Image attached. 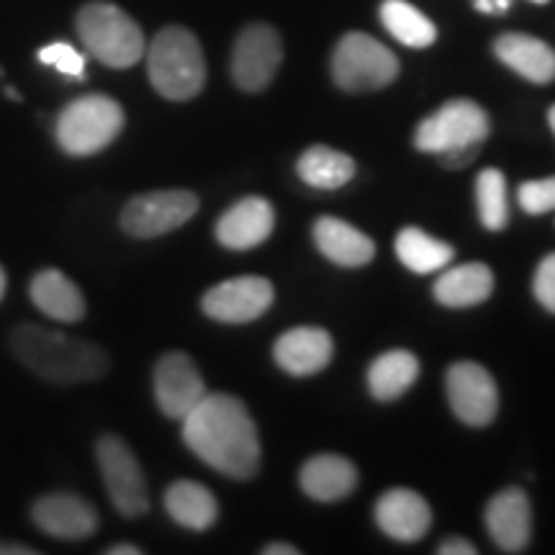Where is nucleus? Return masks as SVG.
Wrapping results in <instances>:
<instances>
[{
    "label": "nucleus",
    "instance_id": "22",
    "mask_svg": "<svg viewBox=\"0 0 555 555\" xmlns=\"http://www.w3.org/2000/svg\"><path fill=\"white\" fill-rule=\"evenodd\" d=\"M29 294L34 307L50 319H57V322L73 324L86 317V298L62 270L50 268L34 275Z\"/></svg>",
    "mask_w": 555,
    "mask_h": 555
},
{
    "label": "nucleus",
    "instance_id": "17",
    "mask_svg": "<svg viewBox=\"0 0 555 555\" xmlns=\"http://www.w3.org/2000/svg\"><path fill=\"white\" fill-rule=\"evenodd\" d=\"M376 525L391 540L399 543H416L427 535L433 525V509L427 499L412 489H391L378 499Z\"/></svg>",
    "mask_w": 555,
    "mask_h": 555
},
{
    "label": "nucleus",
    "instance_id": "2",
    "mask_svg": "<svg viewBox=\"0 0 555 555\" xmlns=\"http://www.w3.org/2000/svg\"><path fill=\"white\" fill-rule=\"evenodd\" d=\"M11 350L34 376L60 386L99 380L108 371V356L103 347L39 324H21L13 330Z\"/></svg>",
    "mask_w": 555,
    "mask_h": 555
},
{
    "label": "nucleus",
    "instance_id": "11",
    "mask_svg": "<svg viewBox=\"0 0 555 555\" xmlns=\"http://www.w3.org/2000/svg\"><path fill=\"white\" fill-rule=\"evenodd\" d=\"M283 60V41L268 24H253L240 34L232 52V78L245 93H260L273 82Z\"/></svg>",
    "mask_w": 555,
    "mask_h": 555
},
{
    "label": "nucleus",
    "instance_id": "1",
    "mask_svg": "<svg viewBox=\"0 0 555 555\" xmlns=\"http://www.w3.org/2000/svg\"><path fill=\"white\" fill-rule=\"evenodd\" d=\"M183 440L208 468L247 481L260 468V437L253 416L229 393H206L183 420Z\"/></svg>",
    "mask_w": 555,
    "mask_h": 555
},
{
    "label": "nucleus",
    "instance_id": "38",
    "mask_svg": "<svg viewBox=\"0 0 555 555\" xmlns=\"http://www.w3.org/2000/svg\"><path fill=\"white\" fill-rule=\"evenodd\" d=\"M474 3H476V9L481 11V13H496L494 0H474Z\"/></svg>",
    "mask_w": 555,
    "mask_h": 555
},
{
    "label": "nucleus",
    "instance_id": "20",
    "mask_svg": "<svg viewBox=\"0 0 555 555\" xmlns=\"http://www.w3.org/2000/svg\"><path fill=\"white\" fill-rule=\"evenodd\" d=\"M304 494L314 499V502H339V499L350 496L358 486V468L343 455L324 453L314 455L304 463L301 474Z\"/></svg>",
    "mask_w": 555,
    "mask_h": 555
},
{
    "label": "nucleus",
    "instance_id": "21",
    "mask_svg": "<svg viewBox=\"0 0 555 555\" xmlns=\"http://www.w3.org/2000/svg\"><path fill=\"white\" fill-rule=\"evenodd\" d=\"M314 242L324 258L343 268H363L376 258L373 240L337 217H322L317 221Z\"/></svg>",
    "mask_w": 555,
    "mask_h": 555
},
{
    "label": "nucleus",
    "instance_id": "23",
    "mask_svg": "<svg viewBox=\"0 0 555 555\" xmlns=\"http://www.w3.org/2000/svg\"><path fill=\"white\" fill-rule=\"evenodd\" d=\"M433 291L442 307H476V304H483L486 298L494 294V273L483 262H466V266H457L437 278Z\"/></svg>",
    "mask_w": 555,
    "mask_h": 555
},
{
    "label": "nucleus",
    "instance_id": "5",
    "mask_svg": "<svg viewBox=\"0 0 555 555\" xmlns=\"http://www.w3.org/2000/svg\"><path fill=\"white\" fill-rule=\"evenodd\" d=\"M124 121L127 116L119 101L101 93L82 95L57 116V144L73 157L95 155L121 134Z\"/></svg>",
    "mask_w": 555,
    "mask_h": 555
},
{
    "label": "nucleus",
    "instance_id": "18",
    "mask_svg": "<svg viewBox=\"0 0 555 555\" xmlns=\"http://www.w3.org/2000/svg\"><path fill=\"white\" fill-rule=\"evenodd\" d=\"M335 343L322 327H294L283 332L273 347L275 363L291 376H314L330 365Z\"/></svg>",
    "mask_w": 555,
    "mask_h": 555
},
{
    "label": "nucleus",
    "instance_id": "24",
    "mask_svg": "<svg viewBox=\"0 0 555 555\" xmlns=\"http://www.w3.org/2000/svg\"><path fill=\"white\" fill-rule=\"evenodd\" d=\"M165 509L180 527L204 532L217 522V496L198 481H176L165 491Z\"/></svg>",
    "mask_w": 555,
    "mask_h": 555
},
{
    "label": "nucleus",
    "instance_id": "7",
    "mask_svg": "<svg viewBox=\"0 0 555 555\" xmlns=\"http://www.w3.org/2000/svg\"><path fill=\"white\" fill-rule=\"evenodd\" d=\"M489 129V116L476 101L455 99L416 127L414 147L427 155H442L455 147H481Z\"/></svg>",
    "mask_w": 555,
    "mask_h": 555
},
{
    "label": "nucleus",
    "instance_id": "13",
    "mask_svg": "<svg viewBox=\"0 0 555 555\" xmlns=\"http://www.w3.org/2000/svg\"><path fill=\"white\" fill-rule=\"evenodd\" d=\"M206 397V384L196 363L185 352H168L155 367V399L165 416L183 422Z\"/></svg>",
    "mask_w": 555,
    "mask_h": 555
},
{
    "label": "nucleus",
    "instance_id": "27",
    "mask_svg": "<svg viewBox=\"0 0 555 555\" xmlns=\"http://www.w3.org/2000/svg\"><path fill=\"white\" fill-rule=\"evenodd\" d=\"M393 249H397V258L404 262V266L412 270V273L429 275L437 273V270L448 268L450 260L455 258V249L448 242L433 237V234L422 232L416 227H406L397 234V242H393Z\"/></svg>",
    "mask_w": 555,
    "mask_h": 555
},
{
    "label": "nucleus",
    "instance_id": "29",
    "mask_svg": "<svg viewBox=\"0 0 555 555\" xmlns=\"http://www.w3.org/2000/svg\"><path fill=\"white\" fill-rule=\"evenodd\" d=\"M476 204L481 224L489 232H502L509 221V204H506V180L504 172L486 168L476 178Z\"/></svg>",
    "mask_w": 555,
    "mask_h": 555
},
{
    "label": "nucleus",
    "instance_id": "8",
    "mask_svg": "<svg viewBox=\"0 0 555 555\" xmlns=\"http://www.w3.org/2000/svg\"><path fill=\"white\" fill-rule=\"evenodd\" d=\"M99 455V468L106 483V491L114 502L116 512L124 517H142L150 509L147 481H144L142 466H139L137 455L121 437L103 435L95 446Z\"/></svg>",
    "mask_w": 555,
    "mask_h": 555
},
{
    "label": "nucleus",
    "instance_id": "34",
    "mask_svg": "<svg viewBox=\"0 0 555 555\" xmlns=\"http://www.w3.org/2000/svg\"><path fill=\"white\" fill-rule=\"evenodd\" d=\"M440 555H476L478 547L466 538H446L437 547Z\"/></svg>",
    "mask_w": 555,
    "mask_h": 555
},
{
    "label": "nucleus",
    "instance_id": "4",
    "mask_svg": "<svg viewBox=\"0 0 555 555\" xmlns=\"http://www.w3.org/2000/svg\"><path fill=\"white\" fill-rule=\"evenodd\" d=\"M75 26H78L82 47L106 67H134L147 50L137 21L114 3L95 0V3L82 5Z\"/></svg>",
    "mask_w": 555,
    "mask_h": 555
},
{
    "label": "nucleus",
    "instance_id": "12",
    "mask_svg": "<svg viewBox=\"0 0 555 555\" xmlns=\"http://www.w3.org/2000/svg\"><path fill=\"white\" fill-rule=\"evenodd\" d=\"M273 283L262 275H240L229 278L211 291H206L204 314L224 324H247L260 319L273 304Z\"/></svg>",
    "mask_w": 555,
    "mask_h": 555
},
{
    "label": "nucleus",
    "instance_id": "41",
    "mask_svg": "<svg viewBox=\"0 0 555 555\" xmlns=\"http://www.w3.org/2000/svg\"><path fill=\"white\" fill-rule=\"evenodd\" d=\"M547 121H551V129L555 134V106H551V111H547Z\"/></svg>",
    "mask_w": 555,
    "mask_h": 555
},
{
    "label": "nucleus",
    "instance_id": "36",
    "mask_svg": "<svg viewBox=\"0 0 555 555\" xmlns=\"http://www.w3.org/2000/svg\"><path fill=\"white\" fill-rule=\"evenodd\" d=\"M0 555H37V551L29 545L18 543H0Z\"/></svg>",
    "mask_w": 555,
    "mask_h": 555
},
{
    "label": "nucleus",
    "instance_id": "26",
    "mask_svg": "<svg viewBox=\"0 0 555 555\" xmlns=\"http://www.w3.org/2000/svg\"><path fill=\"white\" fill-rule=\"evenodd\" d=\"M296 170L298 178L311 189L337 191L356 178V159L339 150L317 144V147H309L298 157Z\"/></svg>",
    "mask_w": 555,
    "mask_h": 555
},
{
    "label": "nucleus",
    "instance_id": "6",
    "mask_svg": "<svg viewBox=\"0 0 555 555\" xmlns=\"http://www.w3.org/2000/svg\"><path fill=\"white\" fill-rule=\"evenodd\" d=\"M332 78L347 93H367L391 86L399 78L397 54L363 31H350L332 54Z\"/></svg>",
    "mask_w": 555,
    "mask_h": 555
},
{
    "label": "nucleus",
    "instance_id": "42",
    "mask_svg": "<svg viewBox=\"0 0 555 555\" xmlns=\"http://www.w3.org/2000/svg\"><path fill=\"white\" fill-rule=\"evenodd\" d=\"M532 3H547V0H532Z\"/></svg>",
    "mask_w": 555,
    "mask_h": 555
},
{
    "label": "nucleus",
    "instance_id": "28",
    "mask_svg": "<svg viewBox=\"0 0 555 555\" xmlns=\"http://www.w3.org/2000/svg\"><path fill=\"white\" fill-rule=\"evenodd\" d=\"M380 21H384L386 31L393 39L401 41L404 47L412 50H425V47L435 44L437 29L425 13L414 9L406 0H384L380 5Z\"/></svg>",
    "mask_w": 555,
    "mask_h": 555
},
{
    "label": "nucleus",
    "instance_id": "10",
    "mask_svg": "<svg viewBox=\"0 0 555 555\" xmlns=\"http://www.w3.org/2000/svg\"><path fill=\"white\" fill-rule=\"evenodd\" d=\"M448 401L457 420L468 427H489L499 412V388L491 373L474 360H457L448 367Z\"/></svg>",
    "mask_w": 555,
    "mask_h": 555
},
{
    "label": "nucleus",
    "instance_id": "25",
    "mask_svg": "<svg viewBox=\"0 0 555 555\" xmlns=\"http://www.w3.org/2000/svg\"><path fill=\"white\" fill-rule=\"evenodd\" d=\"M420 378V360L409 350H388L367 367V388L378 401H397Z\"/></svg>",
    "mask_w": 555,
    "mask_h": 555
},
{
    "label": "nucleus",
    "instance_id": "33",
    "mask_svg": "<svg viewBox=\"0 0 555 555\" xmlns=\"http://www.w3.org/2000/svg\"><path fill=\"white\" fill-rule=\"evenodd\" d=\"M478 150H481V147H455V150L442 152V155H437V157H440L442 168H446V170H463V168H468L470 163H474Z\"/></svg>",
    "mask_w": 555,
    "mask_h": 555
},
{
    "label": "nucleus",
    "instance_id": "35",
    "mask_svg": "<svg viewBox=\"0 0 555 555\" xmlns=\"http://www.w3.org/2000/svg\"><path fill=\"white\" fill-rule=\"evenodd\" d=\"M262 555H298V547L291 543H270L262 547Z\"/></svg>",
    "mask_w": 555,
    "mask_h": 555
},
{
    "label": "nucleus",
    "instance_id": "31",
    "mask_svg": "<svg viewBox=\"0 0 555 555\" xmlns=\"http://www.w3.org/2000/svg\"><path fill=\"white\" fill-rule=\"evenodd\" d=\"M519 206L530 217H540V214L555 211V176L543 180H527L519 185Z\"/></svg>",
    "mask_w": 555,
    "mask_h": 555
},
{
    "label": "nucleus",
    "instance_id": "15",
    "mask_svg": "<svg viewBox=\"0 0 555 555\" xmlns=\"http://www.w3.org/2000/svg\"><path fill=\"white\" fill-rule=\"evenodd\" d=\"M34 525L57 540H82L99 530V512L78 494H47L31 506Z\"/></svg>",
    "mask_w": 555,
    "mask_h": 555
},
{
    "label": "nucleus",
    "instance_id": "32",
    "mask_svg": "<svg viewBox=\"0 0 555 555\" xmlns=\"http://www.w3.org/2000/svg\"><path fill=\"white\" fill-rule=\"evenodd\" d=\"M532 291H535L540 307L555 314V253L545 255V258L540 260V266L535 270V281H532Z\"/></svg>",
    "mask_w": 555,
    "mask_h": 555
},
{
    "label": "nucleus",
    "instance_id": "37",
    "mask_svg": "<svg viewBox=\"0 0 555 555\" xmlns=\"http://www.w3.org/2000/svg\"><path fill=\"white\" fill-rule=\"evenodd\" d=\"M108 555H142V547L129 545V543H119V545L108 547Z\"/></svg>",
    "mask_w": 555,
    "mask_h": 555
},
{
    "label": "nucleus",
    "instance_id": "9",
    "mask_svg": "<svg viewBox=\"0 0 555 555\" xmlns=\"http://www.w3.org/2000/svg\"><path fill=\"white\" fill-rule=\"evenodd\" d=\"M198 211V196L191 191H152L124 206L121 227L131 237L150 240L183 227Z\"/></svg>",
    "mask_w": 555,
    "mask_h": 555
},
{
    "label": "nucleus",
    "instance_id": "16",
    "mask_svg": "<svg viewBox=\"0 0 555 555\" xmlns=\"http://www.w3.org/2000/svg\"><path fill=\"white\" fill-rule=\"evenodd\" d=\"M275 229V208L262 196H247L227 208L217 224V240L227 249H253L266 242Z\"/></svg>",
    "mask_w": 555,
    "mask_h": 555
},
{
    "label": "nucleus",
    "instance_id": "30",
    "mask_svg": "<svg viewBox=\"0 0 555 555\" xmlns=\"http://www.w3.org/2000/svg\"><path fill=\"white\" fill-rule=\"evenodd\" d=\"M37 57L41 65H50L57 73L67 75V78L86 80V57L73 44H67V41H52V44L41 47Z\"/></svg>",
    "mask_w": 555,
    "mask_h": 555
},
{
    "label": "nucleus",
    "instance_id": "39",
    "mask_svg": "<svg viewBox=\"0 0 555 555\" xmlns=\"http://www.w3.org/2000/svg\"><path fill=\"white\" fill-rule=\"evenodd\" d=\"M509 5H512V0H494L496 13H506V11H509Z\"/></svg>",
    "mask_w": 555,
    "mask_h": 555
},
{
    "label": "nucleus",
    "instance_id": "40",
    "mask_svg": "<svg viewBox=\"0 0 555 555\" xmlns=\"http://www.w3.org/2000/svg\"><path fill=\"white\" fill-rule=\"evenodd\" d=\"M3 294H5V270L0 268V298H3Z\"/></svg>",
    "mask_w": 555,
    "mask_h": 555
},
{
    "label": "nucleus",
    "instance_id": "19",
    "mask_svg": "<svg viewBox=\"0 0 555 555\" xmlns=\"http://www.w3.org/2000/svg\"><path fill=\"white\" fill-rule=\"evenodd\" d=\"M494 54L525 80L547 86L555 80V50L530 34L509 31L494 41Z\"/></svg>",
    "mask_w": 555,
    "mask_h": 555
},
{
    "label": "nucleus",
    "instance_id": "14",
    "mask_svg": "<svg viewBox=\"0 0 555 555\" xmlns=\"http://www.w3.org/2000/svg\"><path fill=\"white\" fill-rule=\"evenodd\" d=\"M486 530L502 553H525L532 538V506L519 486L499 491L486 504Z\"/></svg>",
    "mask_w": 555,
    "mask_h": 555
},
{
    "label": "nucleus",
    "instance_id": "3",
    "mask_svg": "<svg viewBox=\"0 0 555 555\" xmlns=\"http://www.w3.org/2000/svg\"><path fill=\"white\" fill-rule=\"evenodd\" d=\"M152 86L168 101H191L206 86V60L198 39L183 26H168L147 50Z\"/></svg>",
    "mask_w": 555,
    "mask_h": 555
}]
</instances>
